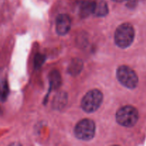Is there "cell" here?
Returning a JSON list of instances; mask_svg holds the SVG:
<instances>
[{"instance_id": "30bf717a", "label": "cell", "mask_w": 146, "mask_h": 146, "mask_svg": "<svg viewBox=\"0 0 146 146\" xmlns=\"http://www.w3.org/2000/svg\"><path fill=\"white\" fill-rule=\"evenodd\" d=\"M113 1H115V2H123V1H125L126 0H113Z\"/></svg>"}, {"instance_id": "277c9868", "label": "cell", "mask_w": 146, "mask_h": 146, "mask_svg": "<svg viewBox=\"0 0 146 146\" xmlns=\"http://www.w3.org/2000/svg\"><path fill=\"white\" fill-rule=\"evenodd\" d=\"M116 77L122 85L130 89H133L138 85V76L132 68L127 66L118 67L116 71Z\"/></svg>"}, {"instance_id": "52a82bcc", "label": "cell", "mask_w": 146, "mask_h": 146, "mask_svg": "<svg viewBox=\"0 0 146 146\" xmlns=\"http://www.w3.org/2000/svg\"><path fill=\"white\" fill-rule=\"evenodd\" d=\"M108 13V7L104 1L96 2L94 14L97 17H104Z\"/></svg>"}, {"instance_id": "ba28073f", "label": "cell", "mask_w": 146, "mask_h": 146, "mask_svg": "<svg viewBox=\"0 0 146 146\" xmlns=\"http://www.w3.org/2000/svg\"><path fill=\"white\" fill-rule=\"evenodd\" d=\"M9 94V88L6 79H0V101L4 102L7 101Z\"/></svg>"}, {"instance_id": "7a4b0ae2", "label": "cell", "mask_w": 146, "mask_h": 146, "mask_svg": "<svg viewBox=\"0 0 146 146\" xmlns=\"http://www.w3.org/2000/svg\"><path fill=\"white\" fill-rule=\"evenodd\" d=\"M138 120L137 109L131 106H125L120 108L116 113V121L122 126L132 127Z\"/></svg>"}, {"instance_id": "8992f818", "label": "cell", "mask_w": 146, "mask_h": 146, "mask_svg": "<svg viewBox=\"0 0 146 146\" xmlns=\"http://www.w3.org/2000/svg\"><path fill=\"white\" fill-rule=\"evenodd\" d=\"M71 21L67 14H59L56 21V30L59 35H65L71 29Z\"/></svg>"}, {"instance_id": "3957f363", "label": "cell", "mask_w": 146, "mask_h": 146, "mask_svg": "<svg viewBox=\"0 0 146 146\" xmlns=\"http://www.w3.org/2000/svg\"><path fill=\"white\" fill-rule=\"evenodd\" d=\"M103 94L97 89L88 91L81 101V108L87 113L97 111L103 102Z\"/></svg>"}, {"instance_id": "9c48e42d", "label": "cell", "mask_w": 146, "mask_h": 146, "mask_svg": "<svg viewBox=\"0 0 146 146\" xmlns=\"http://www.w3.org/2000/svg\"><path fill=\"white\" fill-rule=\"evenodd\" d=\"M95 4L96 2H94V1H84L81 7V12H83V14H88L89 13H94Z\"/></svg>"}, {"instance_id": "5b68a950", "label": "cell", "mask_w": 146, "mask_h": 146, "mask_svg": "<svg viewBox=\"0 0 146 146\" xmlns=\"http://www.w3.org/2000/svg\"><path fill=\"white\" fill-rule=\"evenodd\" d=\"M96 125L90 119H84L77 123L74 129V133L77 138L82 141H90L94 137Z\"/></svg>"}, {"instance_id": "6da1fadb", "label": "cell", "mask_w": 146, "mask_h": 146, "mask_svg": "<svg viewBox=\"0 0 146 146\" xmlns=\"http://www.w3.org/2000/svg\"><path fill=\"white\" fill-rule=\"evenodd\" d=\"M135 37V30L129 23H124L117 28L115 32V43L120 48H125L133 43Z\"/></svg>"}]
</instances>
